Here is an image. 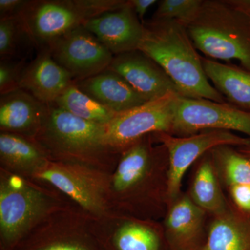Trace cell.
<instances>
[{
	"label": "cell",
	"mask_w": 250,
	"mask_h": 250,
	"mask_svg": "<svg viewBox=\"0 0 250 250\" xmlns=\"http://www.w3.org/2000/svg\"><path fill=\"white\" fill-rule=\"evenodd\" d=\"M229 188L236 205L241 209L250 212V185H235Z\"/></svg>",
	"instance_id": "f546056e"
},
{
	"label": "cell",
	"mask_w": 250,
	"mask_h": 250,
	"mask_svg": "<svg viewBox=\"0 0 250 250\" xmlns=\"http://www.w3.org/2000/svg\"><path fill=\"white\" fill-rule=\"evenodd\" d=\"M54 104L77 118L100 125L108 124L117 114L83 93L75 83L68 87Z\"/></svg>",
	"instance_id": "7402d4cb"
},
{
	"label": "cell",
	"mask_w": 250,
	"mask_h": 250,
	"mask_svg": "<svg viewBox=\"0 0 250 250\" xmlns=\"http://www.w3.org/2000/svg\"><path fill=\"white\" fill-rule=\"evenodd\" d=\"M47 109V104L25 90H14L0 98V126L6 132L37 135Z\"/></svg>",
	"instance_id": "2e32d148"
},
{
	"label": "cell",
	"mask_w": 250,
	"mask_h": 250,
	"mask_svg": "<svg viewBox=\"0 0 250 250\" xmlns=\"http://www.w3.org/2000/svg\"><path fill=\"white\" fill-rule=\"evenodd\" d=\"M29 0H0V19L22 16Z\"/></svg>",
	"instance_id": "f1b7e54d"
},
{
	"label": "cell",
	"mask_w": 250,
	"mask_h": 250,
	"mask_svg": "<svg viewBox=\"0 0 250 250\" xmlns=\"http://www.w3.org/2000/svg\"><path fill=\"white\" fill-rule=\"evenodd\" d=\"M80 168L76 166L46 162L36 170V176L65 192L85 209L100 213L103 210L101 188L95 179Z\"/></svg>",
	"instance_id": "4fadbf2b"
},
{
	"label": "cell",
	"mask_w": 250,
	"mask_h": 250,
	"mask_svg": "<svg viewBox=\"0 0 250 250\" xmlns=\"http://www.w3.org/2000/svg\"><path fill=\"white\" fill-rule=\"evenodd\" d=\"M108 69L121 75L147 102L170 93L182 95L160 65L139 49L113 56Z\"/></svg>",
	"instance_id": "30bf717a"
},
{
	"label": "cell",
	"mask_w": 250,
	"mask_h": 250,
	"mask_svg": "<svg viewBox=\"0 0 250 250\" xmlns=\"http://www.w3.org/2000/svg\"><path fill=\"white\" fill-rule=\"evenodd\" d=\"M36 136L49 150L61 156L88 157L115 150L105 141L104 125L77 118L54 103L47 104Z\"/></svg>",
	"instance_id": "277c9868"
},
{
	"label": "cell",
	"mask_w": 250,
	"mask_h": 250,
	"mask_svg": "<svg viewBox=\"0 0 250 250\" xmlns=\"http://www.w3.org/2000/svg\"><path fill=\"white\" fill-rule=\"evenodd\" d=\"M125 0H29L22 17L37 51L107 11L123 7Z\"/></svg>",
	"instance_id": "3957f363"
},
{
	"label": "cell",
	"mask_w": 250,
	"mask_h": 250,
	"mask_svg": "<svg viewBox=\"0 0 250 250\" xmlns=\"http://www.w3.org/2000/svg\"><path fill=\"white\" fill-rule=\"evenodd\" d=\"M207 78L231 104L250 111V71L245 68L202 58Z\"/></svg>",
	"instance_id": "e0dca14e"
},
{
	"label": "cell",
	"mask_w": 250,
	"mask_h": 250,
	"mask_svg": "<svg viewBox=\"0 0 250 250\" xmlns=\"http://www.w3.org/2000/svg\"><path fill=\"white\" fill-rule=\"evenodd\" d=\"M129 1L130 6L134 10L135 14L143 24L145 22L144 16L147 10L152 5L158 2L156 0H129Z\"/></svg>",
	"instance_id": "4dcf8cb0"
},
{
	"label": "cell",
	"mask_w": 250,
	"mask_h": 250,
	"mask_svg": "<svg viewBox=\"0 0 250 250\" xmlns=\"http://www.w3.org/2000/svg\"><path fill=\"white\" fill-rule=\"evenodd\" d=\"M143 24L146 34L139 50L160 65L182 96L226 103L209 83L187 27L176 21L154 19Z\"/></svg>",
	"instance_id": "6da1fadb"
},
{
	"label": "cell",
	"mask_w": 250,
	"mask_h": 250,
	"mask_svg": "<svg viewBox=\"0 0 250 250\" xmlns=\"http://www.w3.org/2000/svg\"><path fill=\"white\" fill-rule=\"evenodd\" d=\"M31 47L35 48L22 16L0 19L1 59H27Z\"/></svg>",
	"instance_id": "cb8c5ba5"
},
{
	"label": "cell",
	"mask_w": 250,
	"mask_h": 250,
	"mask_svg": "<svg viewBox=\"0 0 250 250\" xmlns=\"http://www.w3.org/2000/svg\"><path fill=\"white\" fill-rule=\"evenodd\" d=\"M210 153L214 164L223 171L229 187L250 185V158L239 154L229 146L215 147Z\"/></svg>",
	"instance_id": "d4e9b609"
},
{
	"label": "cell",
	"mask_w": 250,
	"mask_h": 250,
	"mask_svg": "<svg viewBox=\"0 0 250 250\" xmlns=\"http://www.w3.org/2000/svg\"><path fill=\"white\" fill-rule=\"evenodd\" d=\"M198 250H250V228L226 212L216 215Z\"/></svg>",
	"instance_id": "ac0fdd59"
},
{
	"label": "cell",
	"mask_w": 250,
	"mask_h": 250,
	"mask_svg": "<svg viewBox=\"0 0 250 250\" xmlns=\"http://www.w3.org/2000/svg\"><path fill=\"white\" fill-rule=\"evenodd\" d=\"M75 83L70 74L54 61L48 49L38 51L23 72L20 89L31 94L39 101L50 104Z\"/></svg>",
	"instance_id": "7c38bea8"
},
{
	"label": "cell",
	"mask_w": 250,
	"mask_h": 250,
	"mask_svg": "<svg viewBox=\"0 0 250 250\" xmlns=\"http://www.w3.org/2000/svg\"><path fill=\"white\" fill-rule=\"evenodd\" d=\"M1 160L18 169H36L45 164L44 153L21 135L3 131L0 135Z\"/></svg>",
	"instance_id": "44dd1931"
},
{
	"label": "cell",
	"mask_w": 250,
	"mask_h": 250,
	"mask_svg": "<svg viewBox=\"0 0 250 250\" xmlns=\"http://www.w3.org/2000/svg\"><path fill=\"white\" fill-rule=\"evenodd\" d=\"M187 31L197 50L207 57L238 60L250 71V22L225 0L204 1Z\"/></svg>",
	"instance_id": "7a4b0ae2"
},
{
	"label": "cell",
	"mask_w": 250,
	"mask_h": 250,
	"mask_svg": "<svg viewBox=\"0 0 250 250\" xmlns=\"http://www.w3.org/2000/svg\"><path fill=\"white\" fill-rule=\"evenodd\" d=\"M75 84L97 103L116 113L129 111L147 102L121 75L108 69L75 82Z\"/></svg>",
	"instance_id": "9a60e30c"
},
{
	"label": "cell",
	"mask_w": 250,
	"mask_h": 250,
	"mask_svg": "<svg viewBox=\"0 0 250 250\" xmlns=\"http://www.w3.org/2000/svg\"><path fill=\"white\" fill-rule=\"evenodd\" d=\"M203 2V0H163L152 19L176 21L187 28L198 16Z\"/></svg>",
	"instance_id": "484cf974"
},
{
	"label": "cell",
	"mask_w": 250,
	"mask_h": 250,
	"mask_svg": "<svg viewBox=\"0 0 250 250\" xmlns=\"http://www.w3.org/2000/svg\"><path fill=\"white\" fill-rule=\"evenodd\" d=\"M43 195L17 177L4 179L0 186V229L6 249L18 244L46 209Z\"/></svg>",
	"instance_id": "ba28073f"
},
{
	"label": "cell",
	"mask_w": 250,
	"mask_h": 250,
	"mask_svg": "<svg viewBox=\"0 0 250 250\" xmlns=\"http://www.w3.org/2000/svg\"><path fill=\"white\" fill-rule=\"evenodd\" d=\"M206 130L239 131L250 139V111L231 104L179 97L170 134L184 137Z\"/></svg>",
	"instance_id": "52a82bcc"
},
{
	"label": "cell",
	"mask_w": 250,
	"mask_h": 250,
	"mask_svg": "<svg viewBox=\"0 0 250 250\" xmlns=\"http://www.w3.org/2000/svg\"><path fill=\"white\" fill-rule=\"evenodd\" d=\"M145 137L125 149L113 181L117 191L129 190L139 184L147 174L154 149L149 141H145Z\"/></svg>",
	"instance_id": "d6986e66"
},
{
	"label": "cell",
	"mask_w": 250,
	"mask_h": 250,
	"mask_svg": "<svg viewBox=\"0 0 250 250\" xmlns=\"http://www.w3.org/2000/svg\"><path fill=\"white\" fill-rule=\"evenodd\" d=\"M27 65V59H1L0 60V94L1 95L20 89V82Z\"/></svg>",
	"instance_id": "4316f807"
},
{
	"label": "cell",
	"mask_w": 250,
	"mask_h": 250,
	"mask_svg": "<svg viewBox=\"0 0 250 250\" xmlns=\"http://www.w3.org/2000/svg\"><path fill=\"white\" fill-rule=\"evenodd\" d=\"M111 250H172L166 236L137 223H126L112 237Z\"/></svg>",
	"instance_id": "603a6c76"
},
{
	"label": "cell",
	"mask_w": 250,
	"mask_h": 250,
	"mask_svg": "<svg viewBox=\"0 0 250 250\" xmlns=\"http://www.w3.org/2000/svg\"><path fill=\"white\" fill-rule=\"evenodd\" d=\"M241 149H240L241 153H243L244 155L248 156L250 158V146H247V147H241Z\"/></svg>",
	"instance_id": "d6a6232c"
},
{
	"label": "cell",
	"mask_w": 250,
	"mask_h": 250,
	"mask_svg": "<svg viewBox=\"0 0 250 250\" xmlns=\"http://www.w3.org/2000/svg\"><path fill=\"white\" fill-rule=\"evenodd\" d=\"M154 134L167 149L168 170L166 192L171 201L179 195L184 174L204 154L219 146H250V138L241 137L224 130H206L184 137L165 132Z\"/></svg>",
	"instance_id": "8992f818"
},
{
	"label": "cell",
	"mask_w": 250,
	"mask_h": 250,
	"mask_svg": "<svg viewBox=\"0 0 250 250\" xmlns=\"http://www.w3.org/2000/svg\"><path fill=\"white\" fill-rule=\"evenodd\" d=\"M170 93L129 111L117 113L104 125L105 141L115 150L125 149L150 134H171L179 97Z\"/></svg>",
	"instance_id": "5b68a950"
},
{
	"label": "cell",
	"mask_w": 250,
	"mask_h": 250,
	"mask_svg": "<svg viewBox=\"0 0 250 250\" xmlns=\"http://www.w3.org/2000/svg\"><path fill=\"white\" fill-rule=\"evenodd\" d=\"M22 250H99L89 243L72 239H55L24 247Z\"/></svg>",
	"instance_id": "83f0119b"
},
{
	"label": "cell",
	"mask_w": 250,
	"mask_h": 250,
	"mask_svg": "<svg viewBox=\"0 0 250 250\" xmlns=\"http://www.w3.org/2000/svg\"><path fill=\"white\" fill-rule=\"evenodd\" d=\"M190 194L194 203L205 211L216 215L226 212V202L219 186L210 152L197 168Z\"/></svg>",
	"instance_id": "ffe728a7"
},
{
	"label": "cell",
	"mask_w": 250,
	"mask_h": 250,
	"mask_svg": "<svg viewBox=\"0 0 250 250\" xmlns=\"http://www.w3.org/2000/svg\"><path fill=\"white\" fill-rule=\"evenodd\" d=\"M225 1L250 22V0H225Z\"/></svg>",
	"instance_id": "1f68e13d"
},
{
	"label": "cell",
	"mask_w": 250,
	"mask_h": 250,
	"mask_svg": "<svg viewBox=\"0 0 250 250\" xmlns=\"http://www.w3.org/2000/svg\"><path fill=\"white\" fill-rule=\"evenodd\" d=\"M172 202L166 217L165 233L171 250H198L206 239L205 210L188 196H178Z\"/></svg>",
	"instance_id": "5bb4252c"
},
{
	"label": "cell",
	"mask_w": 250,
	"mask_h": 250,
	"mask_svg": "<svg viewBox=\"0 0 250 250\" xmlns=\"http://www.w3.org/2000/svg\"><path fill=\"white\" fill-rule=\"evenodd\" d=\"M83 27L96 36L113 56L139 49L146 28L129 1L121 9L107 11L87 21Z\"/></svg>",
	"instance_id": "8fae6325"
},
{
	"label": "cell",
	"mask_w": 250,
	"mask_h": 250,
	"mask_svg": "<svg viewBox=\"0 0 250 250\" xmlns=\"http://www.w3.org/2000/svg\"><path fill=\"white\" fill-rule=\"evenodd\" d=\"M46 49L75 82L107 70L113 58V54L83 26L56 39Z\"/></svg>",
	"instance_id": "9c48e42d"
}]
</instances>
